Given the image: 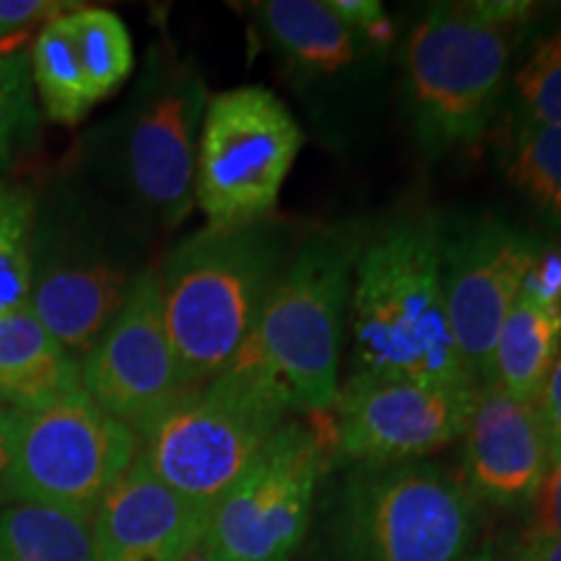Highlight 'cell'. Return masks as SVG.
<instances>
[{
	"instance_id": "cell-11",
	"label": "cell",
	"mask_w": 561,
	"mask_h": 561,
	"mask_svg": "<svg viewBox=\"0 0 561 561\" xmlns=\"http://www.w3.org/2000/svg\"><path fill=\"white\" fill-rule=\"evenodd\" d=\"M328 445L286 421L242 479L208 510L203 543L224 561H289L310 525Z\"/></svg>"
},
{
	"instance_id": "cell-16",
	"label": "cell",
	"mask_w": 561,
	"mask_h": 561,
	"mask_svg": "<svg viewBox=\"0 0 561 561\" xmlns=\"http://www.w3.org/2000/svg\"><path fill=\"white\" fill-rule=\"evenodd\" d=\"M208 510L133 460L91 515L96 561H178L203 541Z\"/></svg>"
},
{
	"instance_id": "cell-8",
	"label": "cell",
	"mask_w": 561,
	"mask_h": 561,
	"mask_svg": "<svg viewBox=\"0 0 561 561\" xmlns=\"http://www.w3.org/2000/svg\"><path fill=\"white\" fill-rule=\"evenodd\" d=\"M9 500L89 517L128 473L138 434L87 392L30 411H9Z\"/></svg>"
},
{
	"instance_id": "cell-21",
	"label": "cell",
	"mask_w": 561,
	"mask_h": 561,
	"mask_svg": "<svg viewBox=\"0 0 561 561\" xmlns=\"http://www.w3.org/2000/svg\"><path fill=\"white\" fill-rule=\"evenodd\" d=\"M0 561H96L91 520L42 504H0Z\"/></svg>"
},
{
	"instance_id": "cell-15",
	"label": "cell",
	"mask_w": 561,
	"mask_h": 561,
	"mask_svg": "<svg viewBox=\"0 0 561 561\" xmlns=\"http://www.w3.org/2000/svg\"><path fill=\"white\" fill-rule=\"evenodd\" d=\"M468 486L494 507L536 500L551 462V447L536 401L481 388L466 434Z\"/></svg>"
},
{
	"instance_id": "cell-12",
	"label": "cell",
	"mask_w": 561,
	"mask_h": 561,
	"mask_svg": "<svg viewBox=\"0 0 561 561\" xmlns=\"http://www.w3.org/2000/svg\"><path fill=\"white\" fill-rule=\"evenodd\" d=\"M479 392L413 377L351 375L333 405V445L359 466L419 460L466 434Z\"/></svg>"
},
{
	"instance_id": "cell-28",
	"label": "cell",
	"mask_w": 561,
	"mask_h": 561,
	"mask_svg": "<svg viewBox=\"0 0 561 561\" xmlns=\"http://www.w3.org/2000/svg\"><path fill=\"white\" fill-rule=\"evenodd\" d=\"M533 504L530 541H549L561 538V455H551L541 489Z\"/></svg>"
},
{
	"instance_id": "cell-10",
	"label": "cell",
	"mask_w": 561,
	"mask_h": 561,
	"mask_svg": "<svg viewBox=\"0 0 561 561\" xmlns=\"http://www.w3.org/2000/svg\"><path fill=\"white\" fill-rule=\"evenodd\" d=\"M305 136L276 94L237 87L208 96L195 153V206L210 227L271 219Z\"/></svg>"
},
{
	"instance_id": "cell-18",
	"label": "cell",
	"mask_w": 561,
	"mask_h": 561,
	"mask_svg": "<svg viewBox=\"0 0 561 561\" xmlns=\"http://www.w3.org/2000/svg\"><path fill=\"white\" fill-rule=\"evenodd\" d=\"M83 390L81 359L30 307L0 314V409L30 411Z\"/></svg>"
},
{
	"instance_id": "cell-3",
	"label": "cell",
	"mask_w": 561,
	"mask_h": 561,
	"mask_svg": "<svg viewBox=\"0 0 561 561\" xmlns=\"http://www.w3.org/2000/svg\"><path fill=\"white\" fill-rule=\"evenodd\" d=\"M351 375L481 388L462 362L442 280V227L430 214L392 219L362 244L351 278Z\"/></svg>"
},
{
	"instance_id": "cell-27",
	"label": "cell",
	"mask_w": 561,
	"mask_h": 561,
	"mask_svg": "<svg viewBox=\"0 0 561 561\" xmlns=\"http://www.w3.org/2000/svg\"><path fill=\"white\" fill-rule=\"evenodd\" d=\"M70 9L58 0H0V42L26 39Z\"/></svg>"
},
{
	"instance_id": "cell-6",
	"label": "cell",
	"mask_w": 561,
	"mask_h": 561,
	"mask_svg": "<svg viewBox=\"0 0 561 561\" xmlns=\"http://www.w3.org/2000/svg\"><path fill=\"white\" fill-rule=\"evenodd\" d=\"M289 401L255 371L229 364L136 426V460L161 483L210 510L286 424Z\"/></svg>"
},
{
	"instance_id": "cell-7",
	"label": "cell",
	"mask_w": 561,
	"mask_h": 561,
	"mask_svg": "<svg viewBox=\"0 0 561 561\" xmlns=\"http://www.w3.org/2000/svg\"><path fill=\"white\" fill-rule=\"evenodd\" d=\"M512 32L476 3L434 5L405 45V96L430 157L466 149L486 133L510 73Z\"/></svg>"
},
{
	"instance_id": "cell-26",
	"label": "cell",
	"mask_w": 561,
	"mask_h": 561,
	"mask_svg": "<svg viewBox=\"0 0 561 561\" xmlns=\"http://www.w3.org/2000/svg\"><path fill=\"white\" fill-rule=\"evenodd\" d=\"M520 121L561 128V30L546 34L515 73Z\"/></svg>"
},
{
	"instance_id": "cell-33",
	"label": "cell",
	"mask_w": 561,
	"mask_h": 561,
	"mask_svg": "<svg viewBox=\"0 0 561 561\" xmlns=\"http://www.w3.org/2000/svg\"><path fill=\"white\" fill-rule=\"evenodd\" d=\"M178 561H224V559L216 557V553L210 551L208 546L201 541L198 546H193V549L187 551V553H182V557H180Z\"/></svg>"
},
{
	"instance_id": "cell-35",
	"label": "cell",
	"mask_w": 561,
	"mask_h": 561,
	"mask_svg": "<svg viewBox=\"0 0 561 561\" xmlns=\"http://www.w3.org/2000/svg\"><path fill=\"white\" fill-rule=\"evenodd\" d=\"M473 561H494L491 557H479V559H473Z\"/></svg>"
},
{
	"instance_id": "cell-20",
	"label": "cell",
	"mask_w": 561,
	"mask_h": 561,
	"mask_svg": "<svg viewBox=\"0 0 561 561\" xmlns=\"http://www.w3.org/2000/svg\"><path fill=\"white\" fill-rule=\"evenodd\" d=\"M68 13V11H66ZM66 13L53 19L34 34L30 50V70L39 110L58 125H76L96 107L87 66H83Z\"/></svg>"
},
{
	"instance_id": "cell-31",
	"label": "cell",
	"mask_w": 561,
	"mask_h": 561,
	"mask_svg": "<svg viewBox=\"0 0 561 561\" xmlns=\"http://www.w3.org/2000/svg\"><path fill=\"white\" fill-rule=\"evenodd\" d=\"M5 416L9 411L0 409V504H9V442H5Z\"/></svg>"
},
{
	"instance_id": "cell-4",
	"label": "cell",
	"mask_w": 561,
	"mask_h": 561,
	"mask_svg": "<svg viewBox=\"0 0 561 561\" xmlns=\"http://www.w3.org/2000/svg\"><path fill=\"white\" fill-rule=\"evenodd\" d=\"M278 219L244 227H201L167 252L161 307L185 388L221 375L248 343L257 314L294 255Z\"/></svg>"
},
{
	"instance_id": "cell-25",
	"label": "cell",
	"mask_w": 561,
	"mask_h": 561,
	"mask_svg": "<svg viewBox=\"0 0 561 561\" xmlns=\"http://www.w3.org/2000/svg\"><path fill=\"white\" fill-rule=\"evenodd\" d=\"M42 110L34 94L30 53L21 50L0 66V182L37 144Z\"/></svg>"
},
{
	"instance_id": "cell-19",
	"label": "cell",
	"mask_w": 561,
	"mask_h": 561,
	"mask_svg": "<svg viewBox=\"0 0 561 561\" xmlns=\"http://www.w3.org/2000/svg\"><path fill=\"white\" fill-rule=\"evenodd\" d=\"M278 53L305 73H339L359 55V34L322 0H268L257 5Z\"/></svg>"
},
{
	"instance_id": "cell-17",
	"label": "cell",
	"mask_w": 561,
	"mask_h": 561,
	"mask_svg": "<svg viewBox=\"0 0 561 561\" xmlns=\"http://www.w3.org/2000/svg\"><path fill=\"white\" fill-rule=\"evenodd\" d=\"M561 348V297L557 286L533 273L510 307L483 388H500L523 401H538Z\"/></svg>"
},
{
	"instance_id": "cell-5",
	"label": "cell",
	"mask_w": 561,
	"mask_h": 561,
	"mask_svg": "<svg viewBox=\"0 0 561 561\" xmlns=\"http://www.w3.org/2000/svg\"><path fill=\"white\" fill-rule=\"evenodd\" d=\"M362 244L351 227L301 240L231 362L276 385L291 411L325 413L339 401L343 314Z\"/></svg>"
},
{
	"instance_id": "cell-29",
	"label": "cell",
	"mask_w": 561,
	"mask_h": 561,
	"mask_svg": "<svg viewBox=\"0 0 561 561\" xmlns=\"http://www.w3.org/2000/svg\"><path fill=\"white\" fill-rule=\"evenodd\" d=\"M331 9L346 21L356 34L364 37H388L390 24L385 19V11L375 0H328Z\"/></svg>"
},
{
	"instance_id": "cell-24",
	"label": "cell",
	"mask_w": 561,
	"mask_h": 561,
	"mask_svg": "<svg viewBox=\"0 0 561 561\" xmlns=\"http://www.w3.org/2000/svg\"><path fill=\"white\" fill-rule=\"evenodd\" d=\"M34 191L0 182V314L21 310L32 284Z\"/></svg>"
},
{
	"instance_id": "cell-13",
	"label": "cell",
	"mask_w": 561,
	"mask_h": 561,
	"mask_svg": "<svg viewBox=\"0 0 561 561\" xmlns=\"http://www.w3.org/2000/svg\"><path fill=\"white\" fill-rule=\"evenodd\" d=\"M538 263L541 244L536 237L494 216L462 224L453 234L442 231V280L450 328L462 362L481 388L502 322Z\"/></svg>"
},
{
	"instance_id": "cell-30",
	"label": "cell",
	"mask_w": 561,
	"mask_h": 561,
	"mask_svg": "<svg viewBox=\"0 0 561 561\" xmlns=\"http://www.w3.org/2000/svg\"><path fill=\"white\" fill-rule=\"evenodd\" d=\"M538 411H541L546 437H549L551 455H561V348L553 359V367L546 377L541 396H538Z\"/></svg>"
},
{
	"instance_id": "cell-2",
	"label": "cell",
	"mask_w": 561,
	"mask_h": 561,
	"mask_svg": "<svg viewBox=\"0 0 561 561\" xmlns=\"http://www.w3.org/2000/svg\"><path fill=\"white\" fill-rule=\"evenodd\" d=\"M146 229L79 174L34 193L32 284L26 307L83 359L149 268Z\"/></svg>"
},
{
	"instance_id": "cell-22",
	"label": "cell",
	"mask_w": 561,
	"mask_h": 561,
	"mask_svg": "<svg viewBox=\"0 0 561 561\" xmlns=\"http://www.w3.org/2000/svg\"><path fill=\"white\" fill-rule=\"evenodd\" d=\"M66 24L79 47L96 102L107 100L128 81L136 66L133 39L125 21L104 9L73 5L66 13Z\"/></svg>"
},
{
	"instance_id": "cell-14",
	"label": "cell",
	"mask_w": 561,
	"mask_h": 561,
	"mask_svg": "<svg viewBox=\"0 0 561 561\" xmlns=\"http://www.w3.org/2000/svg\"><path fill=\"white\" fill-rule=\"evenodd\" d=\"M81 385L100 409L133 430L187 390L167 331L157 265L144 271L121 312L87 351Z\"/></svg>"
},
{
	"instance_id": "cell-32",
	"label": "cell",
	"mask_w": 561,
	"mask_h": 561,
	"mask_svg": "<svg viewBox=\"0 0 561 561\" xmlns=\"http://www.w3.org/2000/svg\"><path fill=\"white\" fill-rule=\"evenodd\" d=\"M528 561H561V538H549V541H530Z\"/></svg>"
},
{
	"instance_id": "cell-34",
	"label": "cell",
	"mask_w": 561,
	"mask_h": 561,
	"mask_svg": "<svg viewBox=\"0 0 561 561\" xmlns=\"http://www.w3.org/2000/svg\"><path fill=\"white\" fill-rule=\"evenodd\" d=\"M24 42L26 39H19V42H0V66H3L5 60L13 58V55L24 50Z\"/></svg>"
},
{
	"instance_id": "cell-9",
	"label": "cell",
	"mask_w": 561,
	"mask_h": 561,
	"mask_svg": "<svg viewBox=\"0 0 561 561\" xmlns=\"http://www.w3.org/2000/svg\"><path fill=\"white\" fill-rule=\"evenodd\" d=\"M471 491L430 462L359 466L343 486V561H458L473 538Z\"/></svg>"
},
{
	"instance_id": "cell-1",
	"label": "cell",
	"mask_w": 561,
	"mask_h": 561,
	"mask_svg": "<svg viewBox=\"0 0 561 561\" xmlns=\"http://www.w3.org/2000/svg\"><path fill=\"white\" fill-rule=\"evenodd\" d=\"M206 104L195 62L153 47L123 107L81 138L73 174L144 229L180 227L195 206Z\"/></svg>"
},
{
	"instance_id": "cell-23",
	"label": "cell",
	"mask_w": 561,
	"mask_h": 561,
	"mask_svg": "<svg viewBox=\"0 0 561 561\" xmlns=\"http://www.w3.org/2000/svg\"><path fill=\"white\" fill-rule=\"evenodd\" d=\"M504 161L510 180L561 227V128L520 121Z\"/></svg>"
}]
</instances>
